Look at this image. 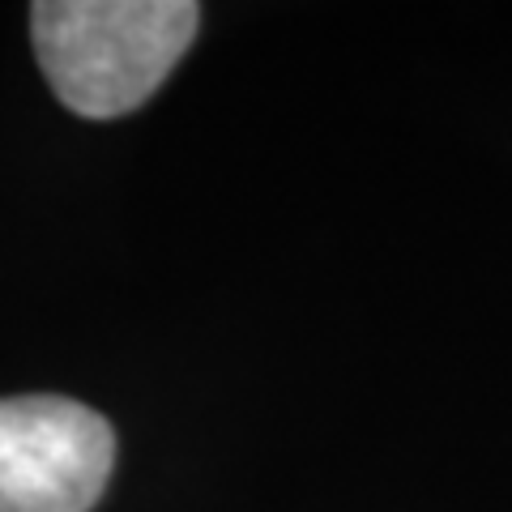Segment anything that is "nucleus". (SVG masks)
<instances>
[{"label": "nucleus", "mask_w": 512, "mask_h": 512, "mask_svg": "<svg viewBox=\"0 0 512 512\" xmlns=\"http://www.w3.org/2000/svg\"><path fill=\"white\" fill-rule=\"evenodd\" d=\"M192 0H39L30 39L56 99L82 120L137 111L197 39Z\"/></svg>", "instance_id": "nucleus-1"}, {"label": "nucleus", "mask_w": 512, "mask_h": 512, "mask_svg": "<svg viewBox=\"0 0 512 512\" xmlns=\"http://www.w3.org/2000/svg\"><path fill=\"white\" fill-rule=\"evenodd\" d=\"M116 431L73 397H0V512H90L111 478Z\"/></svg>", "instance_id": "nucleus-2"}]
</instances>
